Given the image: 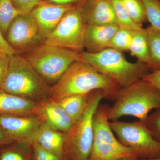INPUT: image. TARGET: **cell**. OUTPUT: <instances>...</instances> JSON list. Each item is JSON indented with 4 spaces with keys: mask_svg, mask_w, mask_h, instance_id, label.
<instances>
[{
    "mask_svg": "<svg viewBox=\"0 0 160 160\" xmlns=\"http://www.w3.org/2000/svg\"><path fill=\"white\" fill-rule=\"evenodd\" d=\"M121 88L114 80L79 60L70 65L49 89V96L50 101H57L66 97L89 94L100 90L105 92L106 99L114 100Z\"/></svg>",
    "mask_w": 160,
    "mask_h": 160,
    "instance_id": "obj_1",
    "label": "cell"
},
{
    "mask_svg": "<svg viewBox=\"0 0 160 160\" xmlns=\"http://www.w3.org/2000/svg\"><path fill=\"white\" fill-rule=\"evenodd\" d=\"M113 105L109 107L110 121L130 116L142 121L152 110L160 108V91L142 79L130 86L121 88L115 98Z\"/></svg>",
    "mask_w": 160,
    "mask_h": 160,
    "instance_id": "obj_2",
    "label": "cell"
},
{
    "mask_svg": "<svg viewBox=\"0 0 160 160\" xmlns=\"http://www.w3.org/2000/svg\"><path fill=\"white\" fill-rule=\"evenodd\" d=\"M82 60L92 66L98 72L114 80L121 88L130 86L149 72V68L140 62H131L122 52L108 48L91 53L81 52Z\"/></svg>",
    "mask_w": 160,
    "mask_h": 160,
    "instance_id": "obj_3",
    "label": "cell"
},
{
    "mask_svg": "<svg viewBox=\"0 0 160 160\" xmlns=\"http://www.w3.org/2000/svg\"><path fill=\"white\" fill-rule=\"evenodd\" d=\"M9 58L8 73L2 89L36 102L49 96L47 83L26 58L16 53Z\"/></svg>",
    "mask_w": 160,
    "mask_h": 160,
    "instance_id": "obj_4",
    "label": "cell"
},
{
    "mask_svg": "<svg viewBox=\"0 0 160 160\" xmlns=\"http://www.w3.org/2000/svg\"><path fill=\"white\" fill-rule=\"evenodd\" d=\"M106 98L105 92L96 90L89 95L82 114L73 124L65 138V156L69 160H88L93 144V118L102 100Z\"/></svg>",
    "mask_w": 160,
    "mask_h": 160,
    "instance_id": "obj_5",
    "label": "cell"
},
{
    "mask_svg": "<svg viewBox=\"0 0 160 160\" xmlns=\"http://www.w3.org/2000/svg\"><path fill=\"white\" fill-rule=\"evenodd\" d=\"M25 58L47 83L55 84L69 66L82 60L81 52L43 43Z\"/></svg>",
    "mask_w": 160,
    "mask_h": 160,
    "instance_id": "obj_6",
    "label": "cell"
},
{
    "mask_svg": "<svg viewBox=\"0 0 160 160\" xmlns=\"http://www.w3.org/2000/svg\"><path fill=\"white\" fill-rule=\"evenodd\" d=\"M109 106L99 105L93 118V144L88 160H121L137 158L129 147L124 146L115 137L108 118Z\"/></svg>",
    "mask_w": 160,
    "mask_h": 160,
    "instance_id": "obj_7",
    "label": "cell"
},
{
    "mask_svg": "<svg viewBox=\"0 0 160 160\" xmlns=\"http://www.w3.org/2000/svg\"><path fill=\"white\" fill-rule=\"evenodd\" d=\"M109 124L118 139L132 150L138 160L160 158V142L141 121L130 122L116 120L110 121Z\"/></svg>",
    "mask_w": 160,
    "mask_h": 160,
    "instance_id": "obj_8",
    "label": "cell"
},
{
    "mask_svg": "<svg viewBox=\"0 0 160 160\" xmlns=\"http://www.w3.org/2000/svg\"><path fill=\"white\" fill-rule=\"evenodd\" d=\"M87 26L79 4L75 5L65 14L44 43L82 52L85 49Z\"/></svg>",
    "mask_w": 160,
    "mask_h": 160,
    "instance_id": "obj_9",
    "label": "cell"
},
{
    "mask_svg": "<svg viewBox=\"0 0 160 160\" xmlns=\"http://www.w3.org/2000/svg\"><path fill=\"white\" fill-rule=\"evenodd\" d=\"M6 41L15 51H28L44 42L37 23L31 12L18 15L12 21Z\"/></svg>",
    "mask_w": 160,
    "mask_h": 160,
    "instance_id": "obj_10",
    "label": "cell"
},
{
    "mask_svg": "<svg viewBox=\"0 0 160 160\" xmlns=\"http://www.w3.org/2000/svg\"><path fill=\"white\" fill-rule=\"evenodd\" d=\"M42 122L39 118L21 116H0V127L14 141L32 143Z\"/></svg>",
    "mask_w": 160,
    "mask_h": 160,
    "instance_id": "obj_11",
    "label": "cell"
},
{
    "mask_svg": "<svg viewBox=\"0 0 160 160\" xmlns=\"http://www.w3.org/2000/svg\"><path fill=\"white\" fill-rule=\"evenodd\" d=\"M75 5H57L44 1L32 9L30 12L37 23L44 42L56 28L66 12Z\"/></svg>",
    "mask_w": 160,
    "mask_h": 160,
    "instance_id": "obj_12",
    "label": "cell"
},
{
    "mask_svg": "<svg viewBox=\"0 0 160 160\" xmlns=\"http://www.w3.org/2000/svg\"><path fill=\"white\" fill-rule=\"evenodd\" d=\"M79 6L87 25H117L111 0H85Z\"/></svg>",
    "mask_w": 160,
    "mask_h": 160,
    "instance_id": "obj_13",
    "label": "cell"
},
{
    "mask_svg": "<svg viewBox=\"0 0 160 160\" xmlns=\"http://www.w3.org/2000/svg\"><path fill=\"white\" fill-rule=\"evenodd\" d=\"M39 104L0 89V116H32L38 114Z\"/></svg>",
    "mask_w": 160,
    "mask_h": 160,
    "instance_id": "obj_14",
    "label": "cell"
},
{
    "mask_svg": "<svg viewBox=\"0 0 160 160\" xmlns=\"http://www.w3.org/2000/svg\"><path fill=\"white\" fill-rule=\"evenodd\" d=\"M38 115L43 122L58 131L68 133L73 126V122L66 111L56 102L40 103Z\"/></svg>",
    "mask_w": 160,
    "mask_h": 160,
    "instance_id": "obj_15",
    "label": "cell"
},
{
    "mask_svg": "<svg viewBox=\"0 0 160 160\" xmlns=\"http://www.w3.org/2000/svg\"><path fill=\"white\" fill-rule=\"evenodd\" d=\"M118 28L116 24L87 25L85 37L86 51L96 53L109 48L112 39Z\"/></svg>",
    "mask_w": 160,
    "mask_h": 160,
    "instance_id": "obj_16",
    "label": "cell"
},
{
    "mask_svg": "<svg viewBox=\"0 0 160 160\" xmlns=\"http://www.w3.org/2000/svg\"><path fill=\"white\" fill-rule=\"evenodd\" d=\"M33 141L37 142L47 151L63 160H65V138L46 123L43 122L41 123Z\"/></svg>",
    "mask_w": 160,
    "mask_h": 160,
    "instance_id": "obj_17",
    "label": "cell"
},
{
    "mask_svg": "<svg viewBox=\"0 0 160 160\" xmlns=\"http://www.w3.org/2000/svg\"><path fill=\"white\" fill-rule=\"evenodd\" d=\"M129 51L131 55L138 59V62L146 64L151 69V58L146 28L142 27L134 32Z\"/></svg>",
    "mask_w": 160,
    "mask_h": 160,
    "instance_id": "obj_18",
    "label": "cell"
},
{
    "mask_svg": "<svg viewBox=\"0 0 160 160\" xmlns=\"http://www.w3.org/2000/svg\"><path fill=\"white\" fill-rule=\"evenodd\" d=\"M89 94L74 95L55 102L58 103L65 110L71 118L73 124L82 114L87 105Z\"/></svg>",
    "mask_w": 160,
    "mask_h": 160,
    "instance_id": "obj_19",
    "label": "cell"
},
{
    "mask_svg": "<svg viewBox=\"0 0 160 160\" xmlns=\"http://www.w3.org/2000/svg\"><path fill=\"white\" fill-rule=\"evenodd\" d=\"M149 38V50L151 58L150 69H160V30L150 25L146 28Z\"/></svg>",
    "mask_w": 160,
    "mask_h": 160,
    "instance_id": "obj_20",
    "label": "cell"
},
{
    "mask_svg": "<svg viewBox=\"0 0 160 160\" xmlns=\"http://www.w3.org/2000/svg\"><path fill=\"white\" fill-rule=\"evenodd\" d=\"M116 18L117 24L119 28L135 31L142 27L138 25L130 17L120 0H111Z\"/></svg>",
    "mask_w": 160,
    "mask_h": 160,
    "instance_id": "obj_21",
    "label": "cell"
},
{
    "mask_svg": "<svg viewBox=\"0 0 160 160\" xmlns=\"http://www.w3.org/2000/svg\"><path fill=\"white\" fill-rule=\"evenodd\" d=\"M21 14L11 0H0V30L4 37L6 35L12 21Z\"/></svg>",
    "mask_w": 160,
    "mask_h": 160,
    "instance_id": "obj_22",
    "label": "cell"
},
{
    "mask_svg": "<svg viewBox=\"0 0 160 160\" xmlns=\"http://www.w3.org/2000/svg\"><path fill=\"white\" fill-rule=\"evenodd\" d=\"M134 32L119 27L112 39L109 48L121 52L129 51Z\"/></svg>",
    "mask_w": 160,
    "mask_h": 160,
    "instance_id": "obj_23",
    "label": "cell"
},
{
    "mask_svg": "<svg viewBox=\"0 0 160 160\" xmlns=\"http://www.w3.org/2000/svg\"><path fill=\"white\" fill-rule=\"evenodd\" d=\"M132 20L142 26L147 21L144 6L141 0H120Z\"/></svg>",
    "mask_w": 160,
    "mask_h": 160,
    "instance_id": "obj_24",
    "label": "cell"
},
{
    "mask_svg": "<svg viewBox=\"0 0 160 160\" xmlns=\"http://www.w3.org/2000/svg\"><path fill=\"white\" fill-rule=\"evenodd\" d=\"M142 3L147 21L150 26L160 30V0H141Z\"/></svg>",
    "mask_w": 160,
    "mask_h": 160,
    "instance_id": "obj_25",
    "label": "cell"
},
{
    "mask_svg": "<svg viewBox=\"0 0 160 160\" xmlns=\"http://www.w3.org/2000/svg\"><path fill=\"white\" fill-rule=\"evenodd\" d=\"M141 122L152 137L160 142V108L155 109L145 120Z\"/></svg>",
    "mask_w": 160,
    "mask_h": 160,
    "instance_id": "obj_26",
    "label": "cell"
},
{
    "mask_svg": "<svg viewBox=\"0 0 160 160\" xmlns=\"http://www.w3.org/2000/svg\"><path fill=\"white\" fill-rule=\"evenodd\" d=\"M0 160H32L29 153L18 147H10L0 151Z\"/></svg>",
    "mask_w": 160,
    "mask_h": 160,
    "instance_id": "obj_27",
    "label": "cell"
},
{
    "mask_svg": "<svg viewBox=\"0 0 160 160\" xmlns=\"http://www.w3.org/2000/svg\"><path fill=\"white\" fill-rule=\"evenodd\" d=\"M13 6L21 14L29 13L44 1L43 0H11Z\"/></svg>",
    "mask_w": 160,
    "mask_h": 160,
    "instance_id": "obj_28",
    "label": "cell"
},
{
    "mask_svg": "<svg viewBox=\"0 0 160 160\" xmlns=\"http://www.w3.org/2000/svg\"><path fill=\"white\" fill-rule=\"evenodd\" d=\"M32 145L33 149L34 160H63L44 149L35 141L32 142Z\"/></svg>",
    "mask_w": 160,
    "mask_h": 160,
    "instance_id": "obj_29",
    "label": "cell"
},
{
    "mask_svg": "<svg viewBox=\"0 0 160 160\" xmlns=\"http://www.w3.org/2000/svg\"><path fill=\"white\" fill-rule=\"evenodd\" d=\"M9 55L0 50V89L5 83L9 69Z\"/></svg>",
    "mask_w": 160,
    "mask_h": 160,
    "instance_id": "obj_30",
    "label": "cell"
},
{
    "mask_svg": "<svg viewBox=\"0 0 160 160\" xmlns=\"http://www.w3.org/2000/svg\"><path fill=\"white\" fill-rule=\"evenodd\" d=\"M142 79L154 86L160 91V69L150 72L145 75Z\"/></svg>",
    "mask_w": 160,
    "mask_h": 160,
    "instance_id": "obj_31",
    "label": "cell"
},
{
    "mask_svg": "<svg viewBox=\"0 0 160 160\" xmlns=\"http://www.w3.org/2000/svg\"><path fill=\"white\" fill-rule=\"evenodd\" d=\"M0 50L5 52L8 55L16 54V51L9 46L0 30Z\"/></svg>",
    "mask_w": 160,
    "mask_h": 160,
    "instance_id": "obj_32",
    "label": "cell"
},
{
    "mask_svg": "<svg viewBox=\"0 0 160 160\" xmlns=\"http://www.w3.org/2000/svg\"><path fill=\"white\" fill-rule=\"evenodd\" d=\"M14 142L0 127V146L8 145Z\"/></svg>",
    "mask_w": 160,
    "mask_h": 160,
    "instance_id": "obj_33",
    "label": "cell"
},
{
    "mask_svg": "<svg viewBox=\"0 0 160 160\" xmlns=\"http://www.w3.org/2000/svg\"><path fill=\"white\" fill-rule=\"evenodd\" d=\"M121 160H138V159L135 158H126Z\"/></svg>",
    "mask_w": 160,
    "mask_h": 160,
    "instance_id": "obj_34",
    "label": "cell"
},
{
    "mask_svg": "<svg viewBox=\"0 0 160 160\" xmlns=\"http://www.w3.org/2000/svg\"><path fill=\"white\" fill-rule=\"evenodd\" d=\"M138 160H160V158H159L152 159Z\"/></svg>",
    "mask_w": 160,
    "mask_h": 160,
    "instance_id": "obj_35",
    "label": "cell"
},
{
    "mask_svg": "<svg viewBox=\"0 0 160 160\" xmlns=\"http://www.w3.org/2000/svg\"></svg>",
    "mask_w": 160,
    "mask_h": 160,
    "instance_id": "obj_36",
    "label": "cell"
},
{
    "mask_svg": "<svg viewBox=\"0 0 160 160\" xmlns=\"http://www.w3.org/2000/svg\"></svg>",
    "mask_w": 160,
    "mask_h": 160,
    "instance_id": "obj_37",
    "label": "cell"
}]
</instances>
